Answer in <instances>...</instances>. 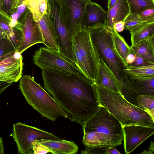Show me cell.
Here are the masks:
<instances>
[{
  "label": "cell",
  "mask_w": 154,
  "mask_h": 154,
  "mask_svg": "<svg viewBox=\"0 0 154 154\" xmlns=\"http://www.w3.org/2000/svg\"><path fill=\"white\" fill-rule=\"evenodd\" d=\"M13 136L20 154H34L32 143L41 139H60L54 134L20 122L13 124Z\"/></svg>",
  "instance_id": "cell-7"
},
{
  "label": "cell",
  "mask_w": 154,
  "mask_h": 154,
  "mask_svg": "<svg viewBox=\"0 0 154 154\" xmlns=\"http://www.w3.org/2000/svg\"><path fill=\"white\" fill-rule=\"evenodd\" d=\"M35 141L47 148L51 153L54 154H75L79 149L74 142L60 139L55 140L41 139Z\"/></svg>",
  "instance_id": "cell-15"
},
{
  "label": "cell",
  "mask_w": 154,
  "mask_h": 154,
  "mask_svg": "<svg viewBox=\"0 0 154 154\" xmlns=\"http://www.w3.org/2000/svg\"><path fill=\"white\" fill-rule=\"evenodd\" d=\"M130 33L132 45L154 34V22L146 23Z\"/></svg>",
  "instance_id": "cell-24"
},
{
  "label": "cell",
  "mask_w": 154,
  "mask_h": 154,
  "mask_svg": "<svg viewBox=\"0 0 154 154\" xmlns=\"http://www.w3.org/2000/svg\"><path fill=\"white\" fill-rule=\"evenodd\" d=\"M124 29L131 33L145 24L138 14L130 13L124 21Z\"/></svg>",
  "instance_id": "cell-28"
},
{
  "label": "cell",
  "mask_w": 154,
  "mask_h": 154,
  "mask_svg": "<svg viewBox=\"0 0 154 154\" xmlns=\"http://www.w3.org/2000/svg\"><path fill=\"white\" fill-rule=\"evenodd\" d=\"M123 70L130 76L140 77L153 76L154 64L140 66L129 65Z\"/></svg>",
  "instance_id": "cell-25"
},
{
  "label": "cell",
  "mask_w": 154,
  "mask_h": 154,
  "mask_svg": "<svg viewBox=\"0 0 154 154\" xmlns=\"http://www.w3.org/2000/svg\"><path fill=\"white\" fill-rule=\"evenodd\" d=\"M26 0H19L10 17V26L22 30L23 24L30 10L26 3Z\"/></svg>",
  "instance_id": "cell-22"
},
{
  "label": "cell",
  "mask_w": 154,
  "mask_h": 154,
  "mask_svg": "<svg viewBox=\"0 0 154 154\" xmlns=\"http://www.w3.org/2000/svg\"><path fill=\"white\" fill-rule=\"evenodd\" d=\"M131 52L135 54V59L133 63L130 65L135 66H140L150 65L142 57L138 54L135 53L131 51Z\"/></svg>",
  "instance_id": "cell-34"
},
{
  "label": "cell",
  "mask_w": 154,
  "mask_h": 154,
  "mask_svg": "<svg viewBox=\"0 0 154 154\" xmlns=\"http://www.w3.org/2000/svg\"><path fill=\"white\" fill-rule=\"evenodd\" d=\"M107 11L98 4L91 1L85 7L82 17L81 26L88 29L101 26H106Z\"/></svg>",
  "instance_id": "cell-13"
},
{
  "label": "cell",
  "mask_w": 154,
  "mask_h": 154,
  "mask_svg": "<svg viewBox=\"0 0 154 154\" xmlns=\"http://www.w3.org/2000/svg\"></svg>",
  "instance_id": "cell-44"
},
{
  "label": "cell",
  "mask_w": 154,
  "mask_h": 154,
  "mask_svg": "<svg viewBox=\"0 0 154 154\" xmlns=\"http://www.w3.org/2000/svg\"><path fill=\"white\" fill-rule=\"evenodd\" d=\"M32 61L42 69L49 68L85 75L76 64L66 59L58 51L47 47L35 51Z\"/></svg>",
  "instance_id": "cell-8"
},
{
  "label": "cell",
  "mask_w": 154,
  "mask_h": 154,
  "mask_svg": "<svg viewBox=\"0 0 154 154\" xmlns=\"http://www.w3.org/2000/svg\"><path fill=\"white\" fill-rule=\"evenodd\" d=\"M132 51L142 57L151 64H154V34L130 46Z\"/></svg>",
  "instance_id": "cell-20"
},
{
  "label": "cell",
  "mask_w": 154,
  "mask_h": 154,
  "mask_svg": "<svg viewBox=\"0 0 154 154\" xmlns=\"http://www.w3.org/2000/svg\"><path fill=\"white\" fill-rule=\"evenodd\" d=\"M23 67L21 54L16 52L10 57L0 59V81L12 84L22 77Z\"/></svg>",
  "instance_id": "cell-12"
},
{
  "label": "cell",
  "mask_w": 154,
  "mask_h": 154,
  "mask_svg": "<svg viewBox=\"0 0 154 154\" xmlns=\"http://www.w3.org/2000/svg\"><path fill=\"white\" fill-rule=\"evenodd\" d=\"M37 22L44 39L43 44L47 48L59 51L56 33L48 11Z\"/></svg>",
  "instance_id": "cell-14"
},
{
  "label": "cell",
  "mask_w": 154,
  "mask_h": 154,
  "mask_svg": "<svg viewBox=\"0 0 154 154\" xmlns=\"http://www.w3.org/2000/svg\"><path fill=\"white\" fill-rule=\"evenodd\" d=\"M59 4L70 36L81 29V23L87 4L90 0H56Z\"/></svg>",
  "instance_id": "cell-9"
},
{
  "label": "cell",
  "mask_w": 154,
  "mask_h": 154,
  "mask_svg": "<svg viewBox=\"0 0 154 154\" xmlns=\"http://www.w3.org/2000/svg\"><path fill=\"white\" fill-rule=\"evenodd\" d=\"M130 13L138 14L145 10L154 8V0H127Z\"/></svg>",
  "instance_id": "cell-26"
},
{
  "label": "cell",
  "mask_w": 154,
  "mask_h": 154,
  "mask_svg": "<svg viewBox=\"0 0 154 154\" xmlns=\"http://www.w3.org/2000/svg\"><path fill=\"white\" fill-rule=\"evenodd\" d=\"M94 83L100 104L119 121L122 127L132 125L154 127V120L147 112L128 102L119 93Z\"/></svg>",
  "instance_id": "cell-3"
},
{
  "label": "cell",
  "mask_w": 154,
  "mask_h": 154,
  "mask_svg": "<svg viewBox=\"0 0 154 154\" xmlns=\"http://www.w3.org/2000/svg\"><path fill=\"white\" fill-rule=\"evenodd\" d=\"M107 147L85 146V149L81 151V154H107Z\"/></svg>",
  "instance_id": "cell-30"
},
{
  "label": "cell",
  "mask_w": 154,
  "mask_h": 154,
  "mask_svg": "<svg viewBox=\"0 0 154 154\" xmlns=\"http://www.w3.org/2000/svg\"><path fill=\"white\" fill-rule=\"evenodd\" d=\"M94 82L108 90L119 93L115 79L101 58H100L97 76Z\"/></svg>",
  "instance_id": "cell-16"
},
{
  "label": "cell",
  "mask_w": 154,
  "mask_h": 154,
  "mask_svg": "<svg viewBox=\"0 0 154 154\" xmlns=\"http://www.w3.org/2000/svg\"><path fill=\"white\" fill-rule=\"evenodd\" d=\"M44 87L67 118L83 126L100 104L94 82L85 75L49 68L42 69Z\"/></svg>",
  "instance_id": "cell-1"
},
{
  "label": "cell",
  "mask_w": 154,
  "mask_h": 154,
  "mask_svg": "<svg viewBox=\"0 0 154 154\" xmlns=\"http://www.w3.org/2000/svg\"><path fill=\"white\" fill-rule=\"evenodd\" d=\"M5 149L2 138L0 136V154H3Z\"/></svg>",
  "instance_id": "cell-41"
},
{
  "label": "cell",
  "mask_w": 154,
  "mask_h": 154,
  "mask_svg": "<svg viewBox=\"0 0 154 154\" xmlns=\"http://www.w3.org/2000/svg\"><path fill=\"white\" fill-rule=\"evenodd\" d=\"M0 59H1V58H0Z\"/></svg>",
  "instance_id": "cell-43"
},
{
  "label": "cell",
  "mask_w": 154,
  "mask_h": 154,
  "mask_svg": "<svg viewBox=\"0 0 154 154\" xmlns=\"http://www.w3.org/2000/svg\"><path fill=\"white\" fill-rule=\"evenodd\" d=\"M82 127L85 146L116 147L121 145L124 140L121 124L100 104L97 112Z\"/></svg>",
  "instance_id": "cell-2"
},
{
  "label": "cell",
  "mask_w": 154,
  "mask_h": 154,
  "mask_svg": "<svg viewBox=\"0 0 154 154\" xmlns=\"http://www.w3.org/2000/svg\"><path fill=\"white\" fill-rule=\"evenodd\" d=\"M124 146L125 153L132 152L154 133V127L132 125L123 127Z\"/></svg>",
  "instance_id": "cell-11"
},
{
  "label": "cell",
  "mask_w": 154,
  "mask_h": 154,
  "mask_svg": "<svg viewBox=\"0 0 154 154\" xmlns=\"http://www.w3.org/2000/svg\"><path fill=\"white\" fill-rule=\"evenodd\" d=\"M113 28L117 32H121L124 29V22L120 21L114 24Z\"/></svg>",
  "instance_id": "cell-35"
},
{
  "label": "cell",
  "mask_w": 154,
  "mask_h": 154,
  "mask_svg": "<svg viewBox=\"0 0 154 154\" xmlns=\"http://www.w3.org/2000/svg\"><path fill=\"white\" fill-rule=\"evenodd\" d=\"M135 59V54L131 52L129 54L126 58V62L128 65H131L134 62Z\"/></svg>",
  "instance_id": "cell-36"
},
{
  "label": "cell",
  "mask_w": 154,
  "mask_h": 154,
  "mask_svg": "<svg viewBox=\"0 0 154 154\" xmlns=\"http://www.w3.org/2000/svg\"><path fill=\"white\" fill-rule=\"evenodd\" d=\"M0 13L6 17L10 19L9 17L7 16L3 10L2 6V0H0Z\"/></svg>",
  "instance_id": "cell-42"
},
{
  "label": "cell",
  "mask_w": 154,
  "mask_h": 154,
  "mask_svg": "<svg viewBox=\"0 0 154 154\" xmlns=\"http://www.w3.org/2000/svg\"><path fill=\"white\" fill-rule=\"evenodd\" d=\"M107 154H121L118 151L114 146H109L107 149Z\"/></svg>",
  "instance_id": "cell-39"
},
{
  "label": "cell",
  "mask_w": 154,
  "mask_h": 154,
  "mask_svg": "<svg viewBox=\"0 0 154 154\" xmlns=\"http://www.w3.org/2000/svg\"><path fill=\"white\" fill-rule=\"evenodd\" d=\"M112 42L114 50L127 68L128 66L126 62L128 55L131 52V48L124 37L115 29L112 28Z\"/></svg>",
  "instance_id": "cell-21"
},
{
  "label": "cell",
  "mask_w": 154,
  "mask_h": 154,
  "mask_svg": "<svg viewBox=\"0 0 154 154\" xmlns=\"http://www.w3.org/2000/svg\"><path fill=\"white\" fill-rule=\"evenodd\" d=\"M9 18L0 13V38L9 40L17 50L20 41L22 30L10 26Z\"/></svg>",
  "instance_id": "cell-19"
},
{
  "label": "cell",
  "mask_w": 154,
  "mask_h": 154,
  "mask_svg": "<svg viewBox=\"0 0 154 154\" xmlns=\"http://www.w3.org/2000/svg\"><path fill=\"white\" fill-rule=\"evenodd\" d=\"M118 0H107L108 10L112 7L117 2Z\"/></svg>",
  "instance_id": "cell-40"
},
{
  "label": "cell",
  "mask_w": 154,
  "mask_h": 154,
  "mask_svg": "<svg viewBox=\"0 0 154 154\" xmlns=\"http://www.w3.org/2000/svg\"><path fill=\"white\" fill-rule=\"evenodd\" d=\"M18 1L19 0H2L3 10L9 18Z\"/></svg>",
  "instance_id": "cell-31"
},
{
  "label": "cell",
  "mask_w": 154,
  "mask_h": 154,
  "mask_svg": "<svg viewBox=\"0 0 154 154\" xmlns=\"http://www.w3.org/2000/svg\"><path fill=\"white\" fill-rule=\"evenodd\" d=\"M127 75L131 84L138 96L147 95L154 97V76L140 77Z\"/></svg>",
  "instance_id": "cell-18"
},
{
  "label": "cell",
  "mask_w": 154,
  "mask_h": 154,
  "mask_svg": "<svg viewBox=\"0 0 154 154\" xmlns=\"http://www.w3.org/2000/svg\"><path fill=\"white\" fill-rule=\"evenodd\" d=\"M138 15L141 19L146 23L154 22V8L143 10Z\"/></svg>",
  "instance_id": "cell-32"
},
{
  "label": "cell",
  "mask_w": 154,
  "mask_h": 154,
  "mask_svg": "<svg viewBox=\"0 0 154 154\" xmlns=\"http://www.w3.org/2000/svg\"><path fill=\"white\" fill-rule=\"evenodd\" d=\"M106 26L112 28L115 23L124 21L130 13L127 0H118L117 3L108 10Z\"/></svg>",
  "instance_id": "cell-17"
},
{
  "label": "cell",
  "mask_w": 154,
  "mask_h": 154,
  "mask_svg": "<svg viewBox=\"0 0 154 154\" xmlns=\"http://www.w3.org/2000/svg\"><path fill=\"white\" fill-rule=\"evenodd\" d=\"M11 84L6 82L0 81V94Z\"/></svg>",
  "instance_id": "cell-38"
},
{
  "label": "cell",
  "mask_w": 154,
  "mask_h": 154,
  "mask_svg": "<svg viewBox=\"0 0 154 154\" xmlns=\"http://www.w3.org/2000/svg\"><path fill=\"white\" fill-rule=\"evenodd\" d=\"M19 88L27 103L41 116L54 121L60 116L67 118L66 112L57 102L28 75L20 79Z\"/></svg>",
  "instance_id": "cell-4"
},
{
  "label": "cell",
  "mask_w": 154,
  "mask_h": 154,
  "mask_svg": "<svg viewBox=\"0 0 154 154\" xmlns=\"http://www.w3.org/2000/svg\"><path fill=\"white\" fill-rule=\"evenodd\" d=\"M72 40L78 66L86 76L94 82L100 58L88 30L82 28L72 36Z\"/></svg>",
  "instance_id": "cell-6"
},
{
  "label": "cell",
  "mask_w": 154,
  "mask_h": 154,
  "mask_svg": "<svg viewBox=\"0 0 154 154\" xmlns=\"http://www.w3.org/2000/svg\"><path fill=\"white\" fill-rule=\"evenodd\" d=\"M38 43L43 44L44 39L38 23L34 20L29 11L23 24L21 37L17 51L22 54L28 48Z\"/></svg>",
  "instance_id": "cell-10"
},
{
  "label": "cell",
  "mask_w": 154,
  "mask_h": 154,
  "mask_svg": "<svg viewBox=\"0 0 154 154\" xmlns=\"http://www.w3.org/2000/svg\"><path fill=\"white\" fill-rule=\"evenodd\" d=\"M34 154H46L50 152L47 148L34 141L32 143Z\"/></svg>",
  "instance_id": "cell-33"
},
{
  "label": "cell",
  "mask_w": 154,
  "mask_h": 154,
  "mask_svg": "<svg viewBox=\"0 0 154 154\" xmlns=\"http://www.w3.org/2000/svg\"><path fill=\"white\" fill-rule=\"evenodd\" d=\"M137 102V107L147 112L154 120V97L140 95Z\"/></svg>",
  "instance_id": "cell-27"
},
{
  "label": "cell",
  "mask_w": 154,
  "mask_h": 154,
  "mask_svg": "<svg viewBox=\"0 0 154 154\" xmlns=\"http://www.w3.org/2000/svg\"><path fill=\"white\" fill-rule=\"evenodd\" d=\"M88 29L100 58L110 70L119 89L121 85V80L125 73L123 70L126 67L114 50L112 28L105 26H101Z\"/></svg>",
  "instance_id": "cell-5"
},
{
  "label": "cell",
  "mask_w": 154,
  "mask_h": 154,
  "mask_svg": "<svg viewBox=\"0 0 154 154\" xmlns=\"http://www.w3.org/2000/svg\"><path fill=\"white\" fill-rule=\"evenodd\" d=\"M147 151L144 150L142 152L140 153L142 154H154V142L151 141L149 146L148 148Z\"/></svg>",
  "instance_id": "cell-37"
},
{
  "label": "cell",
  "mask_w": 154,
  "mask_h": 154,
  "mask_svg": "<svg viewBox=\"0 0 154 154\" xmlns=\"http://www.w3.org/2000/svg\"><path fill=\"white\" fill-rule=\"evenodd\" d=\"M17 50L8 39L0 38V57L1 59L13 56Z\"/></svg>",
  "instance_id": "cell-29"
},
{
  "label": "cell",
  "mask_w": 154,
  "mask_h": 154,
  "mask_svg": "<svg viewBox=\"0 0 154 154\" xmlns=\"http://www.w3.org/2000/svg\"><path fill=\"white\" fill-rule=\"evenodd\" d=\"M27 8L32 14L34 20L37 22L48 11V0H26Z\"/></svg>",
  "instance_id": "cell-23"
}]
</instances>
